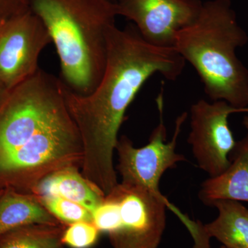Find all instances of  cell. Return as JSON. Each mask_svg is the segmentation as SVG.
Listing matches in <instances>:
<instances>
[{
  "mask_svg": "<svg viewBox=\"0 0 248 248\" xmlns=\"http://www.w3.org/2000/svg\"><path fill=\"white\" fill-rule=\"evenodd\" d=\"M185 65L175 49L151 45L133 24L122 30L114 25L108 31L107 65L97 88L81 95L63 84L67 108L82 141L81 174L104 195L118 184L113 155L129 106L153 75L174 81Z\"/></svg>",
  "mask_w": 248,
  "mask_h": 248,
  "instance_id": "cell-1",
  "label": "cell"
},
{
  "mask_svg": "<svg viewBox=\"0 0 248 248\" xmlns=\"http://www.w3.org/2000/svg\"><path fill=\"white\" fill-rule=\"evenodd\" d=\"M58 53L61 81L86 95L100 82L107 61V32L115 25L117 5L109 0H29Z\"/></svg>",
  "mask_w": 248,
  "mask_h": 248,
  "instance_id": "cell-2",
  "label": "cell"
},
{
  "mask_svg": "<svg viewBox=\"0 0 248 248\" xmlns=\"http://www.w3.org/2000/svg\"><path fill=\"white\" fill-rule=\"evenodd\" d=\"M248 42L231 0H210L203 3L195 22L177 32L174 48L194 67L210 100L245 108L248 70L236 50Z\"/></svg>",
  "mask_w": 248,
  "mask_h": 248,
  "instance_id": "cell-3",
  "label": "cell"
},
{
  "mask_svg": "<svg viewBox=\"0 0 248 248\" xmlns=\"http://www.w3.org/2000/svg\"><path fill=\"white\" fill-rule=\"evenodd\" d=\"M70 116L61 79L40 68L0 106V159Z\"/></svg>",
  "mask_w": 248,
  "mask_h": 248,
  "instance_id": "cell-4",
  "label": "cell"
},
{
  "mask_svg": "<svg viewBox=\"0 0 248 248\" xmlns=\"http://www.w3.org/2000/svg\"><path fill=\"white\" fill-rule=\"evenodd\" d=\"M83 156L81 136L70 116L0 159V189L31 193L50 174L81 168Z\"/></svg>",
  "mask_w": 248,
  "mask_h": 248,
  "instance_id": "cell-5",
  "label": "cell"
},
{
  "mask_svg": "<svg viewBox=\"0 0 248 248\" xmlns=\"http://www.w3.org/2000/svg\"><path fill=\"white\" fill-rule=\"evenodd\" d=\"M108 195L120 205V225L108 234L112 248H158L166 227V209L175 214L192 239L201 232L202 222L189 218L164 195L136 185L118 183Z\"/></svg>",
  "mask_w": 248,
  "mask_h": 248,
  "instance_id": "cell-6",
  "label": "cell"
},
{
  "mask_svg": "<svg viewBox=\"0 0 248 248\" xmlns=\"http://www.w3.org/2000/svg\"><path fill=\"white\" fill-rule=\"evenodd\" d=\"M156 99L159 122L150 135L149 141L142 148H135L133 141L122 135L118 139L115 151L118 155L117 170L122 183L141 186L156 195H161L160 180L168 170L186 161L185 156L176 152L178 139L188 114L183 112L175 121L174 135L169 142L164 122V85Z\"/></svg>",
  "mask_w": 248,
  "mask_h": 248,
  "instance_id": "cell-7",
  "label": "cell"
},
{
  "mask_svg": "<svg viewBox=\"0 0 248 248\" xmlns=\"http://www.w3.org/2000/svg\"><path fill=\"white\" fill-rule=\"evenodd\" d=\"M234 113L248 114V107L239 108L226 101L209 103L204 99L191 107V130L187 143L199 168L209 177L220 175L231 165L229 156L236 141L228 118Z\"/></svg>",
  "mask_w": 248,
  "mask_h": 248,
  "instance_id": "cell-8",
  "label": "cell"
},
{
  "mask_svg": "<svg viewBox=\"0 0 248 248\" xmlns=\"http://www.w3.org/2000/svg\"><path fill=\"white\" fill-rule=\"evenodd\" d=\"M50 43L45 24L30 9L0 23V80L9 91L37 73L40 53Z\"/></svg>",
  "mask_w": 248,
  "mask_h": 248,
  "instance_id": "cell-9",
  "label": "cell"
},
{
  "mask_svg": "<svg viewBox=\"0 0 248 248\" xmlns=\"http://www.w3.org/2000/svg\"><path fill=\"white\" fill-rule=\"evenodd\" d=\"M201 0H117V14L132 21L148 43L174 48L177 32L198 17Z\"/></svg>",
  "mask_w": 248,
  "mask_h": 248,
  "instance_id": "cell-10",
  "label": "cell"
},
{
  "mask_svg": "<svg viewBox=\"0 0 248 248\" xmlns=\"http://www.w3.org/2000/svg\"><path fill=\"white\" fill-rule=\"evenodd\" d=\"M229 167L202 184L200 200L210 206L215 201L228 200L248 203V133L236 142Z\"/></svg>",
  "mask_w": 248,
  "mask_h": 248,
  "instance_id": "cell-11",
  "label": "cell"
},
{
  "mask_svg": "<svg viewBox=\"0 0 248 248\" xmlns=\"http://www.w3.org/2000/svg\"><path fill=\"white\" fill-rule=\"evenodd\" d=\"M31 193L71 201L91 213L103 203L106 197L76 167L66 168L50 174L41 181Z\"/></svg>",
  "mask_w": 248,
  "mask_h": 248,
  "instance_id": "cell-12",
  "label": "cell"
},
{
  "mask_svg": "<svg viewBox=\"0 0 248 248\" xmlns=\"http://www.w3.org/2000/svg\"><path fill=\"white\" fill-rule=\"evenodd\" d=\"M30 224H62L35 194L5 188L0 197V235Z\"/></svg>",
  "mask_w": 248,
  "mask_h": 248,
  "instance_id": "cell-13",
  "label": "cell"
},
{
  "mask_svg": "<svg viewBox=\"0 0 248 248\" xmlns=\"http://www.w3.org/2000/svg\"><path fill=\"white\" fill-rule=\"evenodd\" d=\"M210 206L218 210V217L203 225L205 236L215 238L227 248H248V209L241 202L221 200Z\"/></svg>",
  "mask_w": 248,
  "mask_h": 248,
  "instance_id": "cell-14",
  "label": "cell"
},
{
  "mask_svg": "<svg viewBox=\"0 0 248 248\" xmlns=\"http://www.w3.org/2000/svg\"><path fill=\"white\" fill-rule=\"evenodd\" d=\"M64 224H30L0 235V248H65Z\"/></svg>",
  "mask_w": 248,
  "mask_h": 248,
  "instance_id": "cell-15",
  "label": "cell"
},
{
  "mask_svg": "<svg viewBox=\"0 0 248 248\" xmlns=\"http://www.w3.org/2000/svg\"><path fill=\"white\" fill-rule=\"evenodd\" d=\"M37 197L49 213L62 224L68 226L81 221L93 223L92 213L79 204L52 196H37Z\"/></svg>",
  "mask_w": 248,
  "mask_h": 248,
  "instance_id": "cell-16",
  "label": "cell"
},
{
  "mask_svg": "<svg viewBox=\"0 0 248 248\" xmlns=\"http://www.w3.org/2000/svg\"><path fill=\"white\" fill-rule=\"evenodd\" d=\"M99 233L92 222H78L66 227L62 242L71 248H90L97 243Z\"/></svg>",
  "mask_w": 248,
  "mask_h": 248,
  "instance_id": "cell-17",
  "label": "cell"
},
{
  "mask_svg": "<svg viewBox=\"0 0 248 248\" xmlns=\"http://www.w3.org/2000/svg\"><path fill=\"white\" fill-rule=\"evenodd\" d=\"M92 216L93 224L99 231L110 234L120 227V205L110 195H106L103 203L93 212Z\"/></svg>",
  "mask_w": 248,
  "mask_h": 248,
  "instance_id": "cell-18",
  "label": "cell"
},
{
  "mask_svg": "<svg viewBox=\"0 0 248 248\" xmlns=\"http://www.w3.org/2000/svg\"><path fill=\"white\" fill-rule=\"evenodd\" d=\"M28 9L29 0H0V23Z\"/></svg>",
  "mask_w": 248,
  "mask_h": 248,
  "instance_id": "cell-19",
  "label": "cell"
},
{
  "mask_svg": "<svg viewBox=\"0 0 248 248\" xmlns=\"http://www.w3.org/2000/svg\"><path fill=\"white\" fill-rule=\"evenodd\" d=\"M9 91V90L3 84L2 81L0 80V106L1 105L5 99L7 97Z\"/></svg>",
  "mask_w": 248,
  "mask_h": 248,
  "instance_id": "cell-20",
  "label": "cell"
},
{
  "mask_svg": "<svg viewBox=\"0 0 248 248\" xmlns=\"http://www.w3.org/2000/svg\"><path fill=\"white\" fill-rule=\"evenodd\" d=\"M243 124H244L245 128L247 129L248 131V114H246V115L244 117V120H243Z\"/></svg>",
  "mask_w": 248,
  "mask_h": 248,
  "instance_id": "cell-21",
  "label": "cell"
},
{
  "mask_svg": "<svg viewBox=\"0 0 248 248\" xmlns=\"http://www.w3.org/2000/svg\"><path fill=\"white\" fill-rule=\"evenodd\" d=\"M4 189H0V197H1V196L3 195V193H4Z\"/></svg>",
  "mask_w": 248,
  "mask_h": 248,
  "instance_id": "cell-22",
  "label": "cell"
},
{
  "mask_svg": "<svg viewBox=\"0 0 248 248\" xmlns=\"http://www.w3.org/2000/svg\"><path fill=\"white\" fill-rule=\"evenodd\" d=\"M109 1H112V2L116 3L117 0H109Z\"/></svg>",
  "mask_w": 248,
  "mask_h": 248,
  "instance_id": "cell-23",
  "label": "cell"
},
{
  "mask_svg": "<svg viewBox=\"0 0 248 248\" xmlns=\"http://www.w3.org/2000/svg\"><path fill=\"white\" fill-rule=\"evenodd\" d=\"M227 248L224 247V246H221V248Z\"/></svg>",
  "mask_w": 248,
  "mask_h": 248,
  "instance_id": "cell-24",
  "label": "cell"
}]
</instances>
